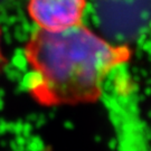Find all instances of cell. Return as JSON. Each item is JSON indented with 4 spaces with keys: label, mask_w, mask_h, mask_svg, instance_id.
Segmentation results:
<instances>
[{
    "label": "cell",
    "mask_w": 151,
    "mask_h": 151,
    "mask_svg": "<svg viewBox=\"0 0 151 151\" xmlns=\"http://www.w3.org/2000/svg\"><path fill=\"white\" fill-rule=\"evenodd\" d=\"M25 90L46 108L96 102L103 83L129 62L131 49L113 44L83 24L60 32L36 29L24 46Z\"/></svg>",
    "instance_id": "1"
},
{
    "label": "cell",
    "mask_w": 151,
    "mask_h": 151,
    "mask_svg": "<svg viewBox=\"0 0 151 151\" xmlns=\"http://www.w3.org/2000/svg\"><path fill=\"white\" fill-rule=\"evenodd\" d=\"M96 22L116 40L134 37L151 19V0H93Z\"/></svg>",
    "instance_id": "2"
},
{
    "label": "cell",
    "mask_w": 151,
    "mask_h": 151,
    "mask_svg": "<svg viewBox=\"0 0 151 151\" xmlns=\"http://www.w3.org/2000/svg\"><path fill=\"white\" fill-rule=\"evenodd\" d=\"M88 0H28L27 12L38 29L60 32L82 24Z\"/></svg>",
    "instance_id": "3"
},
{
    "label": "cell",
    "mask_w": 151,
    "mask_h": 151,
    "mask_svg": "<svg viewBox=\"0 0 151 151\" xmlns=\"http://www.w3.org/2000/svg\"><path fill=\"white\" fill-rule=\"evenodd\" d=\"M1 38H2V34H1V28H0V72H2L6 65L8 64V58L6 57L5 53L2 50V43H1Z\"/></svg>",
    "instance_id": "4"
}]
</instances>
